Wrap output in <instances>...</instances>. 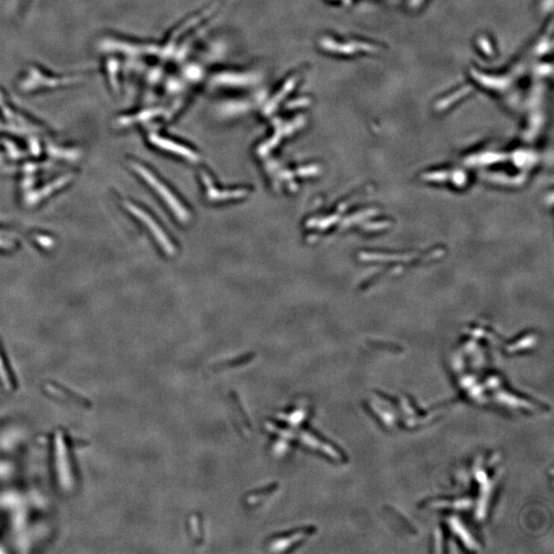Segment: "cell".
Segmentation results:
<instances>
[{"instance_id": "6da1fadb", "label": "cell", "mask_w": 554, "mask_h": 554, "mask_svg": "<svg viewBox=\"0 0 554 554\" xmlns=\"http://www.w3.org/2000/svg\"><path fill=\"white\" fill-rule=\"evenodd\" d=\"M56 470L60 485L65 491H70L73 485V476L69 461L67 445L65 443L63 434L60 432L56 436Z\"/></svg>"}, {"instance_id": "7a4b0ae2", "label": "cell", "mask_w": 554, "mask_h": 554, "mask_svg": "<svg viewBox=\"0 0 554 554\" xmlns=\"http://www.w3.org/2000/svg\"><path fill=\"white\" fill-rule=\"evenodd\" d=\"M0 383H2L3 386L9 391H11L14 388V381L11 378L10 372L7 368L6 363L4 362L2 354H0Z\"/></svg>"}]
</instances>
